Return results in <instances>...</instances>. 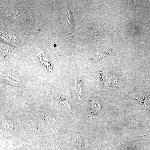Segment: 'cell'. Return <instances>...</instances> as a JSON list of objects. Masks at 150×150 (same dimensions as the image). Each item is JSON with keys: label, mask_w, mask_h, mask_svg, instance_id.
<instances>
[{"label": "cell", "mask_w": 150, "mask_h": 150, "mask_svg": "<svg viewBox=\"0 0 150 150\" xmlns=\"http://www.w3.org/2000/svg\"><path fill=\"white\" fill-rule=\"evenodd\" d=\"M100 78L102 82L106 87L113 88L117 84V80L114 76H110L103 71H100Z\"/></svg>", "instance_id": "1"}, {"label": "cell", "mask_w": 150, "mask_h": 150, "mask_svg": "<svg viewBox=\"0 0 150 150\" xmlns=\"http://www.w3.org/2000/svg\"><path fill=\"white\" fill-rule=\"evenodd\" d=\"M44 118L47 119L48 123H54V124H56V120H55V118L53 117V115L50 111L46 112L45 115H44Z\"/></svg>", "instance_id": "2"}, {"label": "cell", "mask_w": 150, "mask_h": 150, "mask_svg": "<svg viewBox=\"0 0 150 150\" xmlns=\"http://www.w3.org/2000/svg\"><path fill=\"white\" fill-rule=\"evenodd\" d=\"M111 51V50H108V51H103L101 54V53H99L97 55L96 57L95 58V59L97 61H98V60H100V59L104 58V57H106V56L109 55L110 51Z\"/></svg>", "instance_id": "3"}, {"label": "cell", "mask_w": 150, "mask_h": 150, "mask_svg": "<svg viewBox=\"0 0 150 150\" xmlns=\"http://www.w3.org/2000/svg\"><path fill=\"white\" fill-rule=\"evenodd\" d=\"M100 106L99 104L97 103L94 100H93L92 107L93 111L96 112L97 111H99L100 109Z\"/></svg>", "instance_id": "4"}, {"label": "cell", "mask_w": 150, "mask_h": 150, "mask_svg": "<svg viewBox=\"0 0 150 150\" xmlns=\"http://www.w3.org/2000/svg\"><path fill=\"white\" fill-rule=\"evenodd\" d=\"M56 98H57L58 99H59L61 102L63 103L64 104L67 105V106L70 109H71V108L70 107V105L68 103V100H67L63 96H58L56 97Z\"/></svg>", "instance_id": "5"}, {"label": "cell", "mask_w": 150, "mask_h": 150, "mask_svg": "<svg viewBox=\"0 0 150 150\" xmlns=\"http://www.w3.org/2000/svg\"><path fill=\"white\" fill-rule=\"evenodd\" d=\"M76 139L77 142V143L78 144H81V139L80 136H79V135H76Z\"/></svg>", "instance_id": "6"}]
</instances>
